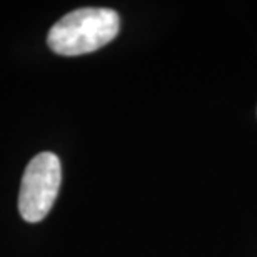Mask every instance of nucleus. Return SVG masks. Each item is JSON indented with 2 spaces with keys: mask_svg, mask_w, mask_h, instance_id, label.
I'll list each match as a JSON object with an SVG mask.
<instances>
[{
  "mask_svg": "<svg viewBox=\"0 0 257 257\" xmlns=\"http://www.w3.org/2000/svg\"><path fill=\"white\" fill-rule=\"evenodd\" d=\"M120 19L112 9L84 7L64 15L49 30L47 44L59 55H84L99 50L119 34Z\"/></svg>",
  "mask_w": 257,
  "mask_h": 257,
  "instance_id": "1",
  "label": "nucleus"
},
{
  "mask_svg": "<svg viewBox=\"0 0 257 257\" xmlns=\"http://www.w3.org/2000/svg\"><path fill=\"white\" fill-rule=\"evenodd\" d=\"M62 167L52 152H40L27 164L19 192V212L27 222H40L47 217L57 199Z\"/></svg>",
  "mask_w": 257,
  "mask_h": 257,
  "instance_id": "2",
  "label": "nucleus"
}]
</instances>
